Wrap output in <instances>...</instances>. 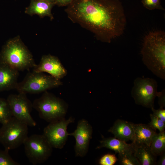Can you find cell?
Returning <instances> with one entry per match:
<instances>
[{
	"mask_svg": "<svg viewBox=\"0 0 165 165\" xmlns=\"http://www.w3.org/2000/svg\"><path fill=\"white\" fill-rule=\"evenodd\" d=\"M73 22L93 33L102 42L110 43L124 33L126 24L119 0H73L65 10Z\"/></svg>",
	"mask_w": 165,
	"mask_h": 165,
	"instance_id": "cell-1",
	"label": "cell"
},
{
	"mask_svg": "<svg viewBox=\"0 0 165 165\" xmlns=\"http://www.w3.org/2000/svg\"><path fill=\"white\" fill-rule=\"evenodd\" d=\"M142 61L155 75L165 80V33L150 32L144 38L141 51Z\"/></svg>",
	"mask_w": 165,
	"mask_h": 165,
	"instance_id": "cell-2",
	"label": "cell"
},
{
	"mask_svg": "<svg viewBox=\"0 0 165 165\" xmlns=\"http://www.w3.org/2000/svg\"><path fill=\"white\" fill-rule=\"evenodd\" d=\"M0 62L20 71L29 70L36 64L33 56L19 36L8 40L0 52Z\"/></svg>",
	"mask_w": 165,
	"mask_h": 165,
	"instance_id": "cell-3",
	"label": "cell"
},
{
	"mask_svg": "<svg viewBox=\"0 0 165 165\" xmlns=\"http://www.w3.org/2000/svg\"><path fill=\"white\" fill-rule=\"evenodd\" d=\"M32 104L40 118L49 123L65 118L68 107L64 100L47 91L35 99Z\"/></svg>",
	"mask_w": 165,
	"mask_h": 165,
	"instance_id": "cell-4",
	"label": "cell"
},
{
	"mask_svg": "<svg viewBox=\"0 0 165 165\" xmlns=\"http://www.w3.org/2000/svg\"><path fill=\"white\" fill-rule=\"evenodd\" d=\"M28 126L13 116L0 128V142L9 151L22 144L28 136Z\"/></svg>",
	"mask_w": 165,
	"mask_h": 165,
	"instance_id": "cell-5",
	"label": "cell"
},
{
	"mask_svg": "<svg viewBox=\"0 0 165 165\" xmlns=\"http://www.w3.org/2000/svg\"><path fill=\"white\" fill-rule=\"evenodd\" d=\"M63 85L60 80L43 72L33 71L28 73L23 80L18 82L16 90L25 94H38Z\"/></svg>",
	"mask_w": 165,
	"mask_h": 165,
	"instance_id": "cell-6",
	"label": "cell"
},
{
	"mask_svg": "<svg viewBox=\"0 0 165 165\" xmlns=\"http://www.w3.org/2000/svg\"><path fill=\"white\" fill-rule=\"evenodd\" d=\"M158 84L153 78L138 77L135 79L131 95L135 103L151 109L157 96Z\"/></svg>",
	"mask_w": 165,
	"mask_h": 165,
	"instance_id": "cell-7",
	"label": "cell"
},
{
	"mask_svg": "<svg viewBox=\"0 0 165 165\" xmlns=\"http://www.w3.org/2000/svg\"><path fill=\"white\" fill-rule=\"evenodd\" d=\"M23 144L25 155L33 165L44 163L52 152L53 147L43 134H34L28 137Z\"/></svg>",
	"mask_w": 165,
	"mask_h": 165,
	"instance_id": "cell-8",
	"label": "cell"
},
{
	"mask_svg": "<svg viewBox=\"0 0 165 165\" xmlns=\"http://www.w3.org/2000/svg\"><path fill=\"white\" fill-rule=\"evenodd\" d=\"M7 100L13 116L28 126H36V122L31 114L33 108L32 103L28 98L26 94L19 93L18 94H11L8 96Z\"/></svg>",
	"mask_w": 165,
	"mask_h": 165,
	"instance_id": "cell-9",
	"label": "cell"
},
{
	"mask_svg": "<svg viewBox=\"0 0 165 165\" xmlns=\"http://www.w3.org/2000/svg\"><path fill=\"white\" fill-rule=\"evenodd\" d=\"M74 120L72 117L68 119L64 118L50 123L45 127L43 135L53 148L61 149L63 148L69 135L68 126Z\"/></svg>",
	"mask_w": 165,
	"mask_h": 165,
	"instance_id": "cell-10",
	"label": "cell"
},
{
	"mask_svg": "<svg viewBox=\"0 0 165 165\" xmlns=\"http://www.w3.org/2000/svg\"><path fill=\"white\" fill-rule=\"evenodd\" d=\"M93 128L88 121L82 119L78 122L76 129L69 135L75 139L74 149L76 156L83 157L87 154L92 138Z\"/></svg>",
	"mask_w": 165,
	"mask_h": 165,
	"instance_id": "cell-11",
	"label": "cell"
},
{
	"mask_svg": "<svg viewBox=\"0 0 165 165\" xmlns=\"http://www.w3.org/2000/svg\"><path fill=\"white\" fill-rule=\"evenodd\" d=\"M33 71L46 72L55 78L60 80L67 74L66 70L59 58L50 54L42 56L40 62L33 68Z\"/></svg>",
	"mask_w": 165,
	"mask_h": 165,
	"instance_id": "cell-12",
	"label": "cell"
},
{
	"mask_svg": "<svg viewBox=\"0 0 165 165\" xmlns=\"http://www.w3.org/2000/svg\"><path fill=\"white\" fill-rule=\"evenodd\" d=\"M19 76L18 71L0 62V92L16 89Z\"/></svg>",
	"mask_w": 165,
	"mask_h": 165,
	"instance_id": "cell-13",
	"label": "cell"
},
{
	"mask_svg": "<svg viewBox=\"0 0 165 165\" xmlns=\"http://www.w3.org/2000/svg\"><path fill=\"white\" fill-rule=\"evenodd\" d=\"M100 144L96 149H100L105 148L115 151L118 154L127 153H134L136 145L133 142L128 144L115 137L105 138L102 135Z\"/></svg>",
	"mask_w": 165,
	"mask_h": 165,
	"instance_id": "cell-14",
	"label": "cell"
},
{
	"mask_svg": "<svg viewBox=\"0 0 165 165\" xmlns=\"http://www.w3.org/2000/svg\"><path fill=\"white\" fill-rule=\"evenodd\" d=\"M108 132L113 134L115 138L126 142H133L134 139L133 123L125 120H116Z\"/></svg>",
	"mask_w": 165,
	"mask_h": 165,
	"instance_id": "cell-15",
	"label": "cell"
},
{
	"mask_svg": "<svg viewBox=\"0 0 165 165\" xmlns=\"http://www.w3.org/2000/svg\"><path fill=\"white\" fill-rule=\"evenodd\" d=\"M54 5L44 1L31 0L29 5L25 9V13L31 16L37 15L41 18L48 16L52 20L54 18L51 9Z\"/></svg>",
	"mask_w": 165,
	"mask_h": 165,
	"instance_id": "cell-16",
	"label": "cell"
},
{
	"mask_svg": "<svg viewBox=\"0 0 165 165\" xmlns=\"http://www.w3.org/2000/svg\"><path fill=\"white\" fill-rule=\"evenodd\" d=\"M133 126L135 137L132 142L136 145L145 144L150 146L153 137L156 133V130L148 124L133 123Z\"/></svg>",
	"mask_w": 165,
	"mask_h": 165,
	"instance_id": "cell-17",
	"label": "cell"
},
{
	"mask_svg": "<svg viewBox=\"0 0 165 165\" xmlns=\"http://www.w3.org/2000/svg\"><path fill=\"white\" fill-rule=\"evenodd\" d=\"M134 154L141 165L156 164L157 156L152 152L150 146L145 144L136 145Z\"/></svg>",
	"mask_w": 165,
	"mask_h": 165,
	"instance_id": "cell-18",
	"label": "cell"
},
{
	"mask_svg": "<svg viewBox=\"0 0 165 165\" xmlns=\"http://www.w3.org/2000/svg\"><path fill=\"white\" fill-rule=\"evenodd\" d=\"M152 152L156 156L165 152V131L156 133L153 137L150 145Z\"/></svg>",
	"mask_w": 165,
	"mask_h": 165,
	"instance_id": "cell-19",
	"label": "cell"
},
{
	"mask_svg": "<svg viewBox=\"0 0 165 165\" xmlns=\"http://www.w3.org/2000/svg\"><path fill=\"white\" fill-rule=\"evenodd\" d=\"M13 117L7 99L0 97V123L4 124Z\"/></svg>",
	"mask_w": 165,
	"mask_h": 165,
	"instance_id": "cell-20",
	"label": "cell"
},
{
	"mask_svg": "<svg viewBox=\"0 0 165 165\" xmlns=\"http://www.w3.org/2000/svg\"><path fill=\"white\" fill-rule=\"evenodd\" d=\"M118 160L122 165H141L133 153L118 154Z\"/></svg>",
	"mask_w": 165,
	"mask_h": 165,
	"instance_id": "cell-21",
	"label": "cell"
},
{
	"mask_svg": "<svg viewBox=\"0 0 165 165\" xmlns=\"http://www.w3.org/2000/svg\"><path fill=\"white\" fill-rule=\"evenodd\" d=\"M9 152V150L5 149L3 150H0V165H20L12 159Z\"/></svg>",
	"mask_w": 165,
	"mask_h": 165,
	"instance_id": "cell-22",
	"label": "cell"
},
{
	"mask_svg": "<svg viewBox=\"0 0 165 165\" xmlns=\"http://www.w3.org/2000/svg\"><path fill=\"white\" fill-rule=\"evenodd\" d=\"M150 116L151 120L148 125L153 129L158 130L160 132L164 131L165 122L152 114H150Z\"/></svg>",
	"mask_w": 165,
	"mask_h": 165,
	"instance_id": "cell-23",
	"label": "cell"
},
{
	"mask_svg": "<svg viewBox=\"0 0 165 165\" xmlns=\"http://www.w3.org/2000/svg\"><path fill=\"white\" fill-rule=\"evenodd\" d=\"M142 2L144 7L149 10H164L161 5L160 0H142Z\"/></svg>",
	"mask_w": 165,
	"mask_h": 165,
	"instance_id": "cell-24",
	"label": "cell"
},
{
	"mask_svg": "<svg viewBox=\"0 0 165 165\" xmlns=\"http://www.w3.org/2000/svg\"><path fill=\"white\" fill-rule=\"evenodd\" d=\"M118 160L115 154H107L100 159L99 163L100 165H113Z\"/></svg>",
	"mask_w": 165,
	"mask_h": 165,
	"instance_id": "cell-25",
	"label": "cell"
},
{
	"mask_svg": "<svg viewBox=\"0 0 165 165\" xmlns=\"http://www.w3.org/2000/svg\"><path fill=\"white\" fill-rule=\"evenodd\" d=\"M151 109L153 112L152 114L155 116L165 122V110L163 108L160 107L157 109L153 108Z\"/></svg>",
	"mask_w": 165,
	"mask_h": 165,
	"instance_id": "cell-26",
	"label": "cell"
},
{
	"mask_svg": "<svg viewBox=\"0 0 165 165\" xmlns=\"http://www.w3.org/2000/svg\"><path fill=\"white\" fill-rule=\"evenodd\" d=\"M158 97V103L160 107H165V90L164 89L160 92H158L157 96Z\"/></svg>",
	"mask_w": 165,
	"mask_h": 165,
	"instance_id": "cell-27",
	"label": "cell"
},
{
	"mask_svg": "<svg viewBox=\"0 0 165 165\" xmlns=\"http://www.w3.org/2000/svg\"><path fill=\"white\" fill-rule=\"evenodd\" d=\"M73 0H54L55 4L64 6L69 5Z\"/></svg>",
	"mask_w": 165,
	"mask_h": 165,
	"instance_id": "cell-28",
	"label": "cell"
},
{
	"mask_svg": "<svg viewBox=\"0 0 165 165\" xmlns=\"http://www.w3.org/2000/svg\"><path fill=\"white\" fill-rule=\"evenodd\" d=\"M159 160L156 163V164L158 165H165V152L161 155Z\"/></svg>",
	"mask_w": 165,
	"mask_h": 165,
	"instance_id": "cell-29",
	"label": "cell"
},
{
	"mask_svg": "<svg viewBox=\"0 0 165 165\" xmlns=\"http://www.w3.org/2000/svg\"><path fill=\"white\" fill-rule=\"evenodd\" d=\"M42 0L47 1L53 3L55 4L54 0Z\"/></svg>",
	"mask_w": 165,
	"mask_h": 165,
	"instance_id": "cell-30",
	"label": "cell"
}]
</instances>
